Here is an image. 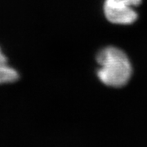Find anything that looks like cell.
I'll list each match as a JSON object with an SVG mask.
<instances>
[{"label":"cell","mask_w":147,"mask_h":147,"mask_svg":"<svg viewBox=\"0 0 147 147\" xmlns=\"http://www.w3.org/2000/svg\"><path fill=\"white\" fill-rule=\"evenodd\" d=\"M106 19L111 23L119 25H130L137 21L138 15L132 7H113L104 5Z\"/></svg>","instance_id":"7a4b0ae2"},{"label":"cell","mask_w":147,"mask_h":147,"mask_svg":"<svg viewBox=\"0 0 147 147\" xmlns=\"http://www.w3.org/2000/svg\"><path fill=\"white\" fill-rule=\"evenodd\" d=\"M142 0H105L104 5L113 7H135L141 3Z\"/></svg>","instance_id":"277c9868"},{"label":"cell","mask_w":147,"mask_h":147,"mask_svg":"<svg viewBox=\"0 0 147 147\" xmlns=\"http://www.w3.org/2000/svg\"><path fill=\"white\" fill-rule=\"evenodd\" d=\"M96 61L100 65L97 76L110 87H122L128 82L132 72L128 57L121 49L108 47L97 54Z\"/></svg>","instance_id":"6da1fadb"},{"label":"cell","mask_w":147,"mask_h":147,"mask_svg":"<svg viewBox=\"0 0 147 147\" xmlns=\"http://www.w3.org/2000/svg\"><path fill=\"white\" fill-rule=\"evenodd\" d=\"M21 79V74L10 63L7 55L0 46V86L16 83Z\"/></svg>","instance_id":"3957f363"}]
</instances>
